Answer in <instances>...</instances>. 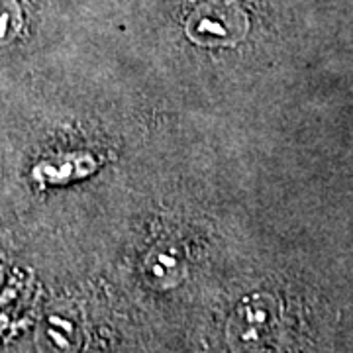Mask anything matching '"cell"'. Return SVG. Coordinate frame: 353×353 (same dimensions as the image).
Returning <instances> with one entry per match:
<instances>
[{"instance_id": "1", "label": "cell", "mask_w": 353, "mask_h": 353, "mask_svg": "<svg viewBox=\"0 0 353 353\" xmlns=\"http://www.w3.org/2000/svg\"><path fill=\"white\" fill-rule=\"evenodd\" d=\"M277 314L275 301L253 296L241 304L230 322V341L240 353H259L275 340Z\"/></svg>"}, {"instance_id": "2", "label": "cell", "mask_w": 353, "mask_h": 353, "mask_svg": "<svg viewBox=\"0 0 353 353\" xmlns=\"http://www.w3.org/2000/svg\"><path fill=\"white\" fill-rule=\"evenodd\" d=\"M14 30V14L8 8V4H4V0H0V43H4L6 39H10V34Z\"/></svg>"}]
</instances>
